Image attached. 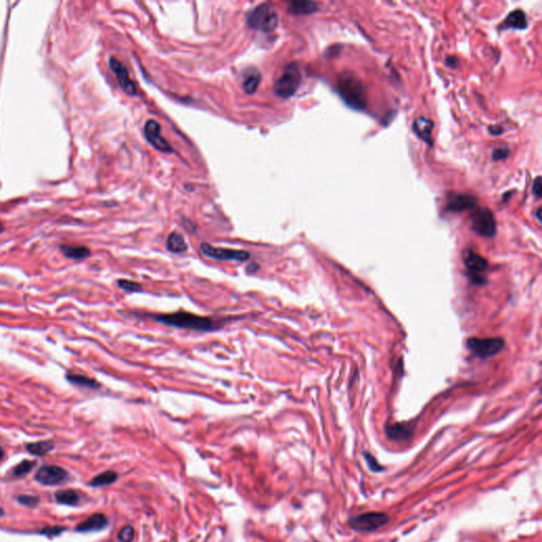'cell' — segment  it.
I'll return each instance as SVG.
<instances>
[{"mask_svg": "<svg viewBox=\"0 0 542 542\" xmlns=\"http://www.w3.org/2000/svg\"><path fill=\"white\" fill-rule=\"evenodd\" d=\"M318 10V4L311 1L293 2L289 6V12L295 15H308Z\"/></svg>", "mask_w": 542, "mask_h": 542, "instance_id": "obj_23", "label": "cell"}, {"mask_svg": "<svg viewBox=\"0 0 542 542\" xmlns=\"http://www.w3.org/2000/svg\"><path fill=\"white\" fill-rule=\"evenodd\" d=\"M386 433L391 440L403 441L409 439L412 436L413 429L407 424H395L388 426L386 428Z\"/></svg>", "mask_w": 542, "mask_h": 542, "instance_id": "obj_16", "label": "cell"}, {"mask_svg": "<svg viewBox=\"0 0 542 542\" xmlns=\"http://www.w3.org/2000/svg\"><path fill=\"white\" fill-rule=\"evenodd\" d=\"M502 131L503 130H502L501 126H490V128H489V132L494 136H499Z\"/></svg>", "mask_w": 542, "mask_h": 542, "instance_id": "obj_35", "label": "cell"}, {"mask_svg": "<svg viewBox=\"0 0 542 542\" xmlns=\"http://www.w3.org/2000/svg\"><path fill=\"white\" fill-rule=\"evenodd\" d=\"M144 136L147 142L151 144L157 151L162 153H173V147L171 144L161 136V126L157 121L151 119L146 121L144 125Z\"/></svg>", "mask_w": 542, "mask_h": 542, "instance_id": "obj_11", "label": "cell"}, {"mask_svg": "<svg viewBox=\"0 0 542 542\" xmlns=\"http://www.w3.org/2000/svg\"><path fill=\"white\" fill-rule=\"evenodd\" d=\"M61 250L66 257L71 258V260H84L90 255L89 248L85 246L63 245Z\"/></svg>", "mask_w": 542, "mask_h": 542, "instance_id": "obj_19", "label": "cell"}, {"mask_svg": "<svg viewBox=\"0 0 542 542\" xmlns=\"http://www.w3.org/2000/svg\"><path fill=\"white\" fill-rule=\"evenodd\" d=\"M155 321L170 325L173 327L187 328L198 331H212L221 327V323L212 319L211 317L198 316L185 311L171 314H148Z\"/></svg>", "mask_w": 542, "mask_h": 542, "instance_id": "obj_1", "label": "cell"}, {"mask_svg": "<svg viewBox=\"0 0 542 542\" xmlns=\"http://www.w3.org/2000/svg\"><path fill=\"white\" fill-rule=\"evenodd\" d=\"M338 91L349 107L357 110H362L365 108L366 97L364 86L354 73L345 71L341 74L338 83Z\"/></svg>", "mask_w": 542, "mask_h": 542, "instance_id": "obj_2", "label": "cell"}, {"mask_svg": "<svg viewBox=\"0 0 542 542\" xmlns=\"http://www.w3.org/2000/svg\"><path fill=\"white\" fill-rule=\"evenodd\" d=\"M540 212H541V208H538L537 210V218L539 221H541V217H540Z\"/></svg>", "mask_w": 542, "mask_h": 542, "instance_id": "obj_37", "label": "cell"}, {"mask_svg": "<svg viewBox=\"0 0 542 542\" xmlns=\"http://www.w3.org/2000/svg\"><path fill=\"white\" fill-rule=\"evenodd\" d=\"M54 448V444L51 440H40L36 443H30L27 445V450L33 455H44L51 451Z\"/></svg>", "mask_w": 542, "mask_h": 542, "instance_id": "obj_25", "label": "cell"}, {"mask_svg": "<svg viewBox=\"0 0 542 542\" xmlns=\"http://www.w3.org/2000/svg\"><path fill=\"white\" fill-rule=\"evenodd\" d=\"M246 20L250 29L267 33L277 29L279 15L270 3H262L248 12Z\"/></svg>", "mask_w": 542, "mask_h": 542, "instance_id": "obj_3", "label": "cell"}, {"mask_svg": "<svg viewBox=\"0 0 542 542\" xmlns=\"http://www.w3.org/2000/svg\"><path fill=\"white\" fill-rule=\"evenodd\" d=\"M67 380H69L73 385H78L88 389H99L100 383L90 377L84 376V375H77V374H69L67 375Z\"/></svg>", "mask_w": 542, "mask_h": 542, "instance_id": "obj_24", "label": "cell"}, {"mask_svg": "<svg viewBox=\"0 0 542 542\" xmlns=\"http://www.w3.org/2000/svg\"><path fill=\"white\" fill-rule=\"evenodd\" d=\"M2 231H3V226H2V223L0 222V233H1Z\"/></svg>", "mask_w": 542, "mask_h": 542, "instance_id": "obj_39", "label": "cell"}, {"mask_svg": "<svg viewBox=\"0 0 542 542\" xmlns=\"http://www.w3.org/2000/svg\"><path fill=\"white\" fill-rule=\"evenodd\" d=\"M166 248L173 253H182L188 250V244L180 233L172 232L166 239Z\"/></svg>", "mask_w": 542, "mask_h": 542, "instance_id": "obj_18", "label": "cell"}, {"mask_svg": "<svg viewBox=\"0 0 542 542\" xmlns=\"http://www.w3.org/2000/svg\"><path fill=\"white\" fill-rule=\"evenodd\" d=\"M413 130L425 142L429 145H432V132H433V122L426 118H419L413 122Z\"/></svg>", "mask_w": 542, "mask_h": 542, "instance_id": "obj_15", "label": "cell"}, {"mask_svg": "<svg viewBox=\"0 0 542 542\" xmlns=\"http://www.w3.org/2000/svg\"><path fill=\"white\" fill-rule=\"evenodd\" d=\"M508 155H510V149L503 146L495 149L493 153V158L495 160H503Z\"/></svg>", "mask_w": 542, "mask_h": 542, "instance_id": "obj_31", "label": "cell"}, {"mask_svg": "<svg viewBox=\"0 0 542 542\" xmlns=\"http://www.w3.org/2000/svg\"><path fill=\"white\" fill-rule=\"evenodd\" d=\"M261 82V73L256 70H250L243 83V89L246 94L253 95L257 90Z\"/></svg>", "mask_w": 542, "mask_h": 542, "instance_id": "obj_22", "label": "cell"}, {"mask_svg": "<svg viewBox=\"0 0 542 542\" xmlns=\"http://www.w3.org/2000/svg\"><path fill=\"white\" fill-rule=\"evenodd\" d=\"M301 72L297 64H290L284 68L281 77L274 83L273 91L278 97L288 99L293 97L301 84Z\"/></svg>", "mask_w": 542, "mask_h": 542, "instance_id": "obj_4", "label": "cell"}, {"mask_svg": "<svg viewBox=\"0 0 542 542\" xmlns=\"http://www.w3.org/2000/svg\"><path fill=\"white\" fill-rule=\"evenodd\" d=\"M389 522V516L383 513L370 512L349 519V527L358 532H374Z\"/></svg>", "mask_w": 542, "mask_h": 542, "instance_id": "obj_8", "label": "cell"}, {"mask_svg": "<svg viewBox=\"0 0 542 542\" xmlns=\"http://www.w3.org/2000/svg\"><path fill=\"white\" fill-rule=\"evenodd\" d=\"M200 251L203 252L204 255L214 258V260L219 261H236V262H247L251 257L246 250H239V249H230V248H221V247H214L208 243H203L200 245Z\"/></svg>", "mask_w": 542, "mask_h": 542, "instance_id": "obj_9", "label": "cell"}, {"mask_svg": "<svg viewBox=\"0 0 542 542\" xmlns=\"http://www.w3.org/2000/svg\"><path fill=\"white\" fill-rule=\"evenodd\" d=\"M505 346L502 338H470L467 341V348L480 359H487L499 354Z\"/></svg>", "mask_w": 542, "mask_h": 542, "instance_id": "obj_5", "label": "cell"}, {"mask_svg": "<svg viewBox=\"0 0 542 542\" xmlns=\"http://www.w3.org/2000/svg\"><path fill=\"white\" fill-rule=\"evenodd\" d=\"M477 206V198L469 194L450 193L447 196L446 209L450 212L461 213L467 210H472Z\"/></svg>", "mask_w": 542, "mask_h": 542, "instance_id": "obj_13", "label": "cell"}, {"mask_svg": "<svg viewBox=\"0 0 542 542\" xmlns=\"http://www.w3.org/2000/svg\"><path fill=\"white\" fill-rule=\"evenodd\" d=\"M17 502L27 507H35L39 503V498L32 495H19L17 497Z\"/></svg>", "mask_w": 542, "mask_h": 542, "instance_id": "obj_29", "label": "cell"}, {"mask_svg": "<svg viewBox=\"0 0 542 542\" xmlns=\"http://www.w3.org/2000/svg\"><path fill=\"white\" fill-rule=\"evenodd\" d=\"M34 479L39 484L47 486H55L64 484L68 481L69 473L66 469L56 465L41 466L36 471Z\"/></svg>", "mask_w": 542, "mask_h": 542, "instance_id": "obj_10", "label": "cell"}, {"mask_svg": "<svg viewBox=\"0 0 542 542\" xmlns=\"http://www.w3.org/2000/svg\"><path fill=\"white\" fill-rule=\"evenodd\" d=\"M65 531L64 528H60V527H54V528H49V529H46L45 531H43L41 533H44L45 535H49V536H56V535H60V534Z\"/></svg>", "mask_w": 542, "mask_h": 542, "instance_id": "obj_33", "label": "cell"}, {"mask_svg": "<svg viewBox=\"0 0 542 542\" xmlns=\"http://www.w3.org/2000/svg\"><path fill=\"white\" fill-rule=\"evenodd\" d=\"M470 228L483 237H493L497 232L494 213L487 208H477L470 215Z\"/></svg>", "mask_w": 542, "mask_h": 542, "instance_id": "obj_6", "label": "cell"}, {"mask_svg": "<svg viewBox=\"0 0 542 542\" xmlns=\"http://www.w3.org/2000/svg\"><path fill=\"white\" fill-rule=\"evenodd\" d=\"M3 515H4L3 508H2V507H0V518H1V517H3Z\"/></svg>", "mask_w": 542, "mask_h": 542, "instance_id": "obj_38", "label": "cell"}, {"mask_svg": "<svg viewBox=\"0 0 542 542\" xmlns=\"http://www.w3.org/2000/svg\"><path fill=\"white\" fill-rule=\"evenodd\" d=\"M258 268H260V265H258L257 263H251V264H250V265L247 267L246 271H247V273L252 274V273L256 272V271L258 270Z\"/></svg>", "mask_w": 542, "mask_h": 542, "instance_id": "obj_34", "label": "cell"}, {"mask_svg": "<svg viewBox=\"0 0 542 542\" xmlns=\"http://www.w3.org/2000/svg\"><path fill=\"white\" fill-rule=\"evenodd\" d=\"M35 462L34 461H29V460H24L22 462H20L18 465H16L14 467L13 469V474L15 477H21V476H24V474L29 473L32 469L33 467L35 466Z\"/></svg>", "mask_w": 542, "mask_h": 542, "instance_id": "obj_26", "label": "cell"}, {"mask_svg": "<svg viewBox=\"0 0 542 542\" xmlns=\"http://www.w3.org/2000/svg\"><path fill=\"white\" fill-rule=\"evenodd\" d=\"M533 192H534V194L536 195V197H538V198L541 197V194H542V181H541V177H537V178L535 179V181H534Z\"/></svg>", "mask_w": 542, "mask_h": 542, "instance_id": "obj_32", "label": "cell"}, {"mask_svg": "<svg viewBox=\"0 0 542 542\" xmlns=\"http://www.w3.org/2000/svg\"><path fill=\"white\" fill-rule=\"evenodd\" d=\"M463 261L467 269V276L473 285H483L485 283L484 272L488 268V262L473 250L466 249L463 253Z\"/></svg>", "mask_w": 542, "mask_h": 542, "instance_id": "obj_7", "label": "cell"}, {"mask_svg": "<svg viewBox=\"0 0 542 542\" xmlns=\"http://www.w3.org/2000/svg\"><path fill=\"white\" fill-rule=\"evenodd\" d=\"M364 457H365V461L366 463H368L370 469L374 472H378V471H381L382 470V467L378 464V462L376 461V458H375L373 455H371L369 452H364Z\"/></svg>", "mask_w": 542, "mask_h": 542, "instance_id": "obj_30", "label": "cell"}, {"mask_svg": "<svg viewBox=\"0 0 542 542\" xmlns=\"http://www.w3.org/2000/svg\"><path fill=\"white\" fill-rule=\"evenodd\" d=\"M54 498H55L57 503L65 504V505H70V506L77 505L81 501V497H80L79 493L76 490H73V489L57 490L55 493V495H54Z\"/></svg>", "mask_w": 542, "mask_h": 542, "instance_id": "obj_20", "label": "cell"}, {"mask_svg": "<svg viewBox=\"0 0 542 542\" xmlns=\"http://www.w3.org/2000/svg\"><path fill=\"white\" fill-rule=\"evenodd\" d=\"M528 27V19L524 12L521 10H516L506 16L504 22L502 23V29H517L524 30Z\"/></svg>", "mask_w": 542, "mask_h": 542, "instance_id": "obj_17", "label": "cell"}, {"mask_svg": "<svg viewBox=\"0 0 542 542\" xmlns=\"http://www.w3.org/2000/svg\"><path fill=\"white\" fill-rule=\"evenodd\" d=\"M108 524H109V520H108L107 517L104 514L97 513L89 516L86 520L81 522L76 531L79 533L99 532L107 528Z\"/></svg>", "mask_w": 542, "mask_h": 542, "instance_id": "obj_14", "label": "cell"}, {"mask_svg": "<svg viewBox=\"0 0 542 542\" xmlns=\"http://www.w3.org/2000/svg\"><path fill=\"white\" fill-rule=\"evenodd\" d=\"M135 538V530L131 525L124 527L118 534V539L120 542H132Z\"/></svg>", "mask_w": 542, "mask_h": 542, "instance_id": "obj_28", "label": "cell"}, {"mask_svg": "<svg viewBox=\"0 0 542 542\" xmlns=\"http://www.w3.org/2000/svg\"><path fill=\"white\" fill-rule=\"evenodd\" d=\"M118 286L125 291H128V293H136V291L142 290V286L139 283L125 279H121L118 281Z\"/></svg>", "mask_w": 542, "mask_h": 542, "instance_id": "obj_27", "label": "cell"}, {"mask_svg": "<svg viewBox=\"0 0 542 542\" xmlns=\"http://www.w3.org/2000/svg\"><path fill=\"white\" fill-rule=\"evenodd\" d=\"M3 457H4V450H3V448L1 446H0V462L2 461Z\"/></svg>", "mask_w": 542, "mask_h": 542, "instance_id": "obj_36", "label": "cell"}, {"mask_svg": "<svg viewBox=\"0 0 542 542\" xmlns=\"http://www.w3.org/2000/svg\"><path fill=\"white\" fill-rule=\"evenodd\" d=\"M109 67L112 72L115 74L116 80L119 82V85L123 89L125 94L128 96H137V88L135 83L129 78V73L126 67L115 57L109 58Z\"/></svg>", "mask_w": 542, "mask_h": 542, "instance_id": "obj_12", "label": "cell"}, {"mask_svg": "<svg viewBox=\"0 0 542 542\" xmlns=\"http://www.w3.org/2000/svg\"><path fill=\"white\" fill-rule=\"evenodd\" d=\"M118 473L113 470H107L98 474L93 480L90 481V485L94 487H102L106 485H110L118 480Z\"/></svg>", "mask_w": 542, "mask_h": 542, "instance_id": "obj_21", "label": "cell"}]
</instances>
